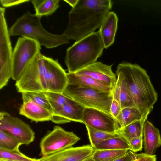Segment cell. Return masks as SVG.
<instances>
[{"mask_svg": "<svg viewBox=\"0 0 161 161\" xmlns=\"http://www.w3.org/2000/svg\"><path fill=\"white\" fill-rule=\"evenodd\" d=\"M80 139L73 132L55 126L41 139L40 155L45 156L72 147Z\"/></svg>", "mask_w": 161, "mask_h": 161, "instance_id": "cell-9", "label": "cell"}, {"mask_svg": "<svg viewBox=\"0 0 161 161\" xmlns=\"http://www.w3.org/2000/svg\"><path fill=\"white\" fill-rule=\"evenodd\" d=\"M64 1L69 4L72 8L76 5L78 0H64Z\"/></svg>", "mask_w": 161, "mask_h": 161, "instance_id": "cell-36", "label": "cell"}, {"mask_svg": "<svg viewBox=\"0 0 161 161\" xmlns=\"http://www.w3.org/2000/svg\"><path fill=\"white\" fill-rule=\"evenodd\" d=\"M118 18L116 14L110 11L107 14L98 31L104 46L107 49L114 42L118 28Z\"/></svg>", "mask_w": 161, "mask_h": 161, "instance_id": "cell-17", "label": "cell"}, {"mask_svg": "<svg viewBox=\"0 0 161 161\" xmlns=\"http://www.w3.org/2000/svg\"><path fill=\"white\" fill-rule=\"evenodd\" d=\"M83 120L85 125L99 130L115 133L117 130L115 119L110 114L96 109L85 108Z\"/></svg>", "mask_w": 161, "mask_h": 161, "instance_id": "cell-12", "label": "cell"}, {"mask_svg": "<svg viewBox=\"0 0 161 161\" xmlns=\"http://www.w3.org/2000/svg\"><path fill=\"white\" fill-rule=\"evenodd\" d=\"M59 0H33L31 3L34 8L35 15L41 17L53 14L59 7Z\"/></svg>", "mask_w": 161, "mask_h": 161, "instance_id": "cell-23", "label": "cell"}, {"mask_svg": "<svg viewBox=\"0 0 161 161\" xmlns=\"http://www.w3.org/2000/svg\"><path fill=\"white\" fill-rule=\"evenodd\" d=\"M21 145L8 133L0 130V148L13 151L19 149Z\"/></svg>", "mask_w": 161, "mask_h": 161, "instance_id": "cell-30", "label": "cell"}, {"mask_svg": "<svg viewBox=\"0 0 161 161\" xmlns=\"http://www.w3.org/2000/svg\"><path fill=\"white\" fill-rule=\"evenodd\" d=\"M41 18L28 11L25 12L8 29L10 36H21L33 39L47 48L69 42V40L63 33L54 34L45 30L41 24Z\"/></svg>", "mask_w": 161, "mask_h": 161, "instance_id": "cell-4", "label": "cell"}, {"mask_svg": "<svg viewBox=\"0 0 161 161\" xmlns=\"http://www.w3.org/2000/svg\"><path fill=\"white\" fill-rule=\"evenodd\" d=\"M0 130L12 136L21 145H29L35 137V133L28 124L6 112L0 113Z\"/></svg>", "mask_w": 161, "mask_h": 161, "instance_id": "cell-10", "label": "cell"}, {"mask_svg": "<svg viewBox=\"0 0 161 161\" xmlns=\"http://www.w3.org/2000/svg\"><path fill=\"white\" fill-rule=\"evenodd\" d=\"M47 92L63 93L68 83L67 73L57 61L42 55Z\"/></svg>", "mask_w": 161, "mask_h": 161, "instance_id": "cell-11", "label": "cell"}, {"mask_svg": "<svg viewBox=\"0 0 161 161\" xmlns=\"http://www.w3.org/2000/svg\"><path fill=\"white\" fill-rule=\"evenodd\" d=\"M95 149L91 145L66 148L39 159L40 161H82L91 156Z\"/></svg>", "mask_w": 161, "mask_h": 161, "instance_id": "cell-15", "label": "cell"}, {"mask_svg": "<svg viewBox=\"0 0 161 161\" xmlns=\"http://www.w3.org/2000/svg\"><path fill=\"white\" fill-rule=\"evenodd\" d=\"M95 150H131L129 143L120 136L110 138L99 143Z\"/></svg>", "mask_w": 161, "mask_h": 161, "instance_id": "cell-24", "label": "cell"}, {"mask_svg": "<svg viewBox=\"0 0 161 161\" xmlns=\"http://www.w3.org/2000/svg\"><path fill=\"white\" fill-rule=\"evenodd\" d=\"M105 48L99 31L76 41L66 51L65 63L69 73H75L96 62Z\"/></svg>", "mask_w": 161, "mask_h": 161, "instance_id": "cell-3", "label": "cell"}, {"mask_svg": "<svg viewBox=\"0 0 161 161\" xmlns=\"http://www.w3.org/2000/svg\"><path fill=\"white\" fill-rule=\"evenodd\" d=\"M23 101L30 99L36 104L51 111L52 108L44 92H28L22 93Z\"/></svg>", "mask_w": 161, "mask_h": 161, "instance_id": "cell-27", "label": "cell"}, {"mask_svg": "<svg viewBox=\"0 0 161 161\" xmlns=\"http://www.w3.org/2000/svg\"><path fill=\"white\" fill-rule=\"evenodd\" d=\"M112 66L97 61L75 73L89 76L113 89L116 79L115 74L112 71Z\"/></svg>", "mask_w": 161, "mask_h": 161, "instance_id": "cell-14", "label": "cell"}, {"mask_svg": "<svg viewBox=\"0 0 161 161\" xmlns=\"http://www.w3.org/2000/svg\"></svg>", "mask_w": 161, "mask_h": 161, "instance_id": "cell-39", "label": "cell"}, {"mask_svg": "<svg viewBox=\"0 0 161 161\" xmlns=\"http://www.w3.org/2000/svg\"><path fill=\"white\" fill-rule=\"evenodd\" d=\"M5 9L0 8V89L7 84L12 76L13 54L10 35L5 17Z\"/></svg>", "mask_w": 161, "mask_h": 161, "instance_id": "cell-8", "label": "cell"}, {"mask_svg": "<svg viewBox=\"0 0 161 161\" xmlns=\"http://www.w3.org/2000/svg\"><path fill=\"white\" fill-rule=\"evenodd\" d=\"M87 130L91 145L94 148L101 142L106 139L120 136L115 133H111L99 130L89 126L86 125Z\"/></svg>", "mask_w": 161, "mask_h": 161, "instance_id": "cell-26", "label": "cell"}, {"mask_svg": "<svg viewBox=\"0 0 161 161\" xmlns=\"http://www.w3.org/2000/svg\"><path fill=\"white\" fill-rule=\"evenodd\" d=\"M63 93L85 108L96 109L110 114V108L113 100L112 94L69 83Z\"/></svg>", "mask_w": 161, "mask_h": 161, "instance_id": "cell-5", "label": "cell"}, {"mask_svg": "<svg viewBox=\"0 0 161 161\" xmlns=\"http://www.w3.org/2000/svg\"><path fill=\"white\" fill-rule=\"evenodd\" d=\"M148 114H144L136 107L123 108L115 118L117 124L116 131L133 122L148 117Z\"/></svg>", "mask_w": 161, "mask_h": 161, "instance_id": "cell-21", "label": "cell"}, {"mask_svg": "<svg viewBox=\"0 0 161 161\" xmlns=\"http://www.w3.org/2000/svg\"><path fill=\"white\" fill-rule=\"evenodd\" d=\"M42 55L40 53L35 58L16 81L15 85L18 92H47Z\"/></svg>", "mask_w": 161, "mask_h": 161, "instance_id": "cell-6", "label": "cell"}, {"mask_svg": "<svg viewBox=\"0 0 161 161\" xmlns=\"http://www.w3.org/2000/svg\"><path fill=\"white\" fill-rule=\"evenodd\" d=\"M129 152L134 161H156V155H150L145 153H136L129 150Z\"/></svg>", "mask_w": 161, "mask_h": 161, "instance_id": "cell-31", "label": "cell"}, {"mask_svg": "<svg viewBox=\"0 0 161 161\" xmlns=\"http://www.w3.org/2000/svg\"><path fill=\"white\" fill-rule=\"evenodd\" d=\"M19 113L36 122L51 120L53 113L29 99L23 101Z\"/></svg>", "mask_w": 161, "mask_h": 161, "instance_id": "cell-16", "label": "cell"}, {"mask_svg": "<svg viewBox=\"0 0 161 161\" xmlns=\"http://www.w3.org/2000/svg\"><path fill=\"white\" fill-rule=\"evenodd\" d=\"M114 161H133V160L129 152V151H128V152L125 155L117 159Z\"/></svg>", "mask_w": 161, "mask_h": 161, "instance_id": "cell-35", "label": "cell"}, {"mask_svg": "<svg viewBox=\"0 0 161 161\" xmlns=\"http://www.w3.org/2000/svg\"><path fill=\"white\" fill-rule=\"evenodd\" d=\"M0 161H12V160H7V159H0ZM36 161H40L39 159H37V160Z\"/></svg>", "mask_w": 161, "mask_h": 161, "instance_id": "cell-38", "label": "cell"}, {"mask_svg": "<svg viewBox=\"0 0 161 161\" xmlns=\"http://www.w3.org/2000/svg\"><path fill=\"white\" fill-rule=\"evenodd\" d=\"M52 109L53 112L62 107L69 98L63 93L47 92H44Z\"/></svg>", "mask_w": 161, "mask_h": 161, "instance_id": "cell-29", "label": "cell"}, {"mask_svg": "<svg viewBox=\"0 0 161 161\" xmlns=\"http://www.w3.org/2000/svg\"><path fill=\"white\" fill-rule=\"evenodd\" d=\"M143 139L142 137L134 138L131 139L129 144L131 147V151L136 152L141 151L143 148Z\"/></svg>", "mask_w": 161, "mask_h": 161, "instance_id": "cell-32", "label": "cell"}, {"mask_svg": "<svg viewBox=\"0 0 161 161\" xmlns=\"http://www.w3.org/2000/svg\"><path fill=\"white\" fill-rule=\"evenodd\" d=\"M113 3L110 0H78L69 13V21L63 33L76 41L99 28Z\"/></svg>", "mask_w": 161, "mask_h": 161, "instance_id": "cell-1", "label": "cell"}, {"mask_svg": "<svg viewBox=\"0 0 161 161\" xmlns=\"http://www.w3.org/2000/svg\"><path fill=\"white\" fill-rule=\"evenodd\" d=\"M147 118V117H146L141 120L133 122L115 133L129 143L133 138H142L143 125Z\"/></svg>", "mask_w": 161, "mask_h": 161, "instance_id": "cell-22", "label": "cell"}, {"mask_svg": "<svg viewBox=\"0 0 161 161\" xmlns=\"http://www.w3.org/2000/svg\"><path fill=\"white\" fill-rule=\"evenodd\" d=\"M116 74L117 78L112 91L113 99L119 103L122 109L128 107H136L125 84L122 73L116 71Z\"/></svg>", "mask_w": 161, "mask_h": 161, "instance_id": "cell-19", "label": "cell"}, {"mask_svg": "<svg viewBox=\"0 0 161 161\" xmlns=\"http://www.w3.org/2000/svg\"><path fill=\"white\" fill-rule=\"evenodd\" d=\"M82 161H94V160L93 159L92 155L91 156L84 159Z\"/></svg>", "mask_w": 161, "mask_h": 161, "instance_id": "cell-37", "label": "cell"}, {"mask_svg": "<svg viewBox=\"0 0 161 161\" xmlns=\"http://www.w3.org/2000/svg\"><path fill=\"white\" fill-rule=\"evenodd\" d=\"M129 150L95 149L92 156L94 161H114L125 155Z\"/></svg>", "mask_w": 161, "mask_h": 161, "instance_id": "cell-25", "label": "cell"}, {"mask_svg": "<svg viewBox=\"0 0 161 161\" xmlns=\"http://www.w3.org/2000/svg\"><path fill=\"white\" fill-rule=\"evenodd\" d=\"M68 83L98 90L112 94L113 88L89 76L76 73H67Z\"/></svg>", "mask_w": 161, "mask_h": 161, "instance_id": "cell-20", "label": "cell"}, {"mask_svg": "<svg viewBox=\"0 0 161 161\" xmlns=\"http://www.w3.org/2000/svg\"><path fill=\"white\" fill-rule=\"evenodd\" d=\"M122 108L119 103L113 99L110 108V114L115 119L120 113Z\"/></svg>", "mask_w": 161, "mask_h": 161, "instance_id": "cell-33", "label": "cell"}, {"mask_svg": "<svg viewBox=\"0 0 161 161\" xmlns=\"http://www.w3.org/2000/svg\"><path fill=\"white\" fill-rule=\"evenodd\" d=\"M116 71L122 73L136 107L149 115L158 96L146 71L137 64L127 62L119 64Z\"/></svg>", "mask_w": 161, "mask_h": 161, "instance_id": "cell-2", "label": "cell"}, {"mask_svg": "<svg viewBox=\"0 0 161 161\" xmlns=\"http://www.w3.org/2000/svg\"><path fill=\"white\" fill-rule=\"evenodd\" d=\"M41 46L36 41L21 37L13 52L11 78L16 81L29 65L40 53Z\"/></svg>", "mask_w": 161, "mask_h": 161, "instance_id": "cell-7", "label": "cell"}, {"mask_svg": "<svg viewBox=\"0 0 161 161\" xmlns=\"http://www.w3.org/2000/svg\"><path fill=\"white\" fill-rule=\"evenodd\" d=\"M85 107L69 97L61 108L53 112L51 121L58 124L71 121L83 123V114Z\"/></svg>", "mask_w": 161, "mask_h": 161, "instance_id": "cell-13", "label": "cell"}, {"mask_svg": "<svg viewBox=\"0 0 161 161\" xmlns=\"http://www.w3.org/2000/svg\"><path fill=\"white\" fill-rule=\"evenodd\" d=\"M0 159L14 161H36L37 159L31 158L26 156L19 149L10 151L0 148Z\"/></svg>", "mask_w": 161, "mask_h": 161, "instance_id": "cell-28", "label": "cell"}, {"mask_svg": "<svg viewBox=\"0 0 161 161\" xmlns=\"http://www.w3.org/2000/svg\"><path fill=\"white\" fill-rule=\"evenodd\" d=\"M29 1V0H0V2L3 6L7 7L18 5Z\"/></svg>", "mask_w": 161, "mask_h": 161, "instance_id": "cell-34", "label": "cell"}, {"mask_svg": "<svg viewBox=\"0 0 161 161\" xmlns=\"http://www.w3.org/2000/svg\"><path fill=\"white\" fill-rule=\"evenodd\" d=\"M143 134L145 153L153 155L157 149L161 145V137L159 130L147 120L143 125Z\"/></svg>", "mask_w": 161, "mask_h": 161, "instance_id": "cell-18", "label": "cell"}]
</instances>
